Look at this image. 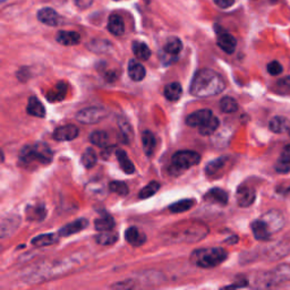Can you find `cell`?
I'll list each match as a JSON object with an SVG mask.
<instances>
[{
  "mask_svg": "<svg viewBox=\"0 0 290 290\" xmlns=\"http://www.w3.org/2000/svg\"><path fill=\"white\" fill-rule=\"evenodd\" d=\"M225 87V81L217 72L209 68H203L198 70L194 75L190 92L192 96L197 97H209L221 93Z\"/></svg>",
  "mask_w": 290,
  "mask_h": 290,
  "instance_id": "obj_1",
  "label": "cell"
},
{
  "mask_svg": "<svg viewBox=\"0 0 290 290\" xmlns=\"http://www.w3.org/2000/svg\"><path fill=\"white\" fill-rule=\"evenodd\" d=\"M53 159V153L48 144L38 142L33 145H25L19 153V161L23 164H31L38 162L41 164H49Z\"/></svg>",
  "mask_w": 290,
  "mask_h": 290,
  "instance_id": "obj_2",
  "label": "cell"
},
{
  "mask_svg": "<svg viewBox=\"0 0 290 290\" xmlns=\"http://www.w3.org/2000/svg\"><path fill=\"white\" fill-rule=\"evenodd\" d=\"M227 256L228 253L221 247L200 248L192 253L191 261L200 268L210 269L221 264Z\"/></svg>",
  "mask_w": 290,
  "mask_h": 290,
  "instance_id": "obj_3",
  "label": "cell"
},
{
  "mask_svg": "<svg viewBox=\"0 0 290 290\" xmlns=\"http://www.w3.org/2000/svg\"><path fill=\"white\" fill-rule=\"evenodd\" d=\"M201 156L195 151L184 150L178 151L171 158V168L175 173H183V171L190 169V168L196 166L200 163Z\"/></svg>",
  "mask_w": 290,
  "mask_h": 290,
  "instance_id": "obj_4",
  "label": "cell"
},
{
  "mask_svg": "<svg viewBox=\"0 0 290 290\" xmlns=\"http://www.w3.org/2000/svg\"><path fill=\"white\" fill-rule=\"evenodd\" d=\"M107 114L108 113L103 108L92 107L79 111V113L76 114V119L83 124H97L102 120Z\"/></svg>",
  "mask_w": 290,
  "mask_h": 290,
  "instance_id": "obj_5",
  "label": "cell"
},
{
  "mask_svg": "<svg viewBox=\"0 0 290 290\" xmlns=\"http://www.w3.org/2000/svg\"><path fill=\"white\" fill-rule=\"evenodd\" d=\"M261 219L265 224L266 227H268L270 234L271 235L281 230L283 226H285V219H283V215L276 210H271L266 212Z\"/></svg>",
  "mask_w": 290,
  "mask_h": 290,
  "instance_id": "obj_6",
  "label": "cell"
},
{
  "mask_svg": "<svg viewBox=\"0 0 290 290\" xmlns=\"http://www.w3.org/2000/svg\"><path fill=\"white\" fill-rule=\"evenodd\" d=\"M290 280V265H280L266 274L265 286H275Z\"/></svg>",
  "mask_w": 290,
  "mask_h": 290,
  "instance_id": "obj_7",
  "label": "cell"
},
{
  "mask_svg": "<svg viewBox=\"0 0 290 290\" xmlns=\"http://www.w3.org/2000/svg\"><path fill=\"white\" fill-rule=\"evenodd\" d=\"M217 43L225 52L229 53V55L234 53L236 50V47H237V41H236V39L230 34V33L226 31L217 32Z\"/></svg>",
  "mask_w": 290,
  "mask_h": 290,
  "instance_id": "obj_8",
  "label": "cell"
},
{
  "mask_svg": "<svg viewBox=\"0 0 290 290\" xmlns=\"http://www.w3.org/2000/svg\"><path fill=\"white\" fill-rule=\"evenodd\" d=\"M79 135V128L74 125H64L53 131V138L59 142L72 141Z\"/></svg>",
  "mask_w": 290,
  "mask_h": 290,
  "instance_id": "obj_9",
  "label": "cell"
},
{
  "mask_svg": "<svg viewBox=\"0 0 290 290\" xmlns=\"http://www.w3.org/2000/svg\"><path fill=\"white\" fill-rule=\"evenodd\" d=\"M236 196H237V202L239 207L247 208L254 203L256 194L253 188L246 186V185H242V186L238 188Z\"/></svg>",
  "mask_w": 290,
  "mask_h": 290,
  "instance_id": "obj_10",
  "label": "cell"
},
{
  "mask_svg": "<svg viewBox=\"0 0 290 290\" xmlns=\"http://www.w3.org/2000/svg\"><path fill=\"white\" fill-rule=\"evenodd\" d=\"M212 116H213V113L209 109L195 111V113H191L190 116L186 118V124L191 127H201L202 125L207 123Z\"/></svg>",
  "mask_w": 290,
  "mask_h": 290,
  "instance_id": "obj_11",
  "label": "cell"
},
{
  "mask_svg": "<svg viewBox=\"0 0 290 290\" xmlns=\"http://www.w3.org/2000/svg\"><path fill=\"white\" fill-rule=\"evenodd\" d=\"M89 226V221L86 219H77V220L70 222V224L64 226V227L59 230V236L62 237H68L70 235L77 234V232L82 231Z\"/></svg>",
  "mask_w": 290,
  "mask_h": 290,
  "instance_id": "obj_12",
  "label": "cell"
},
{
  "mask_svg": "<svg viewBox=\"0 0 290 290\" xmlns=\"http://www.w3.org/2000/svg\"><path fill=\"white\" fill-rule=\"evenodd\" d=\"M38 19L46 25L57 26L60 22V16L55 9L47 7L40 9L38 12Z\"/></svg>",
  "mask_w": 290,
  "mask_h": 290,
  "instance_id": "obj_13",
  "label": "cell"
},
{
  "mask_svg": "<svg viewBox=\"0 0 290 290\" xmlns=\"http://www.w3.org/2000/svg\"><path fill=\"white\" fill-rule=\"evenodd\" d=\"M204 200L210 203L226 205L228 203V193L221 188H212L204 195Z\"/></svg>",
  "mask_w": 290,
  "mask_h": 290,
  "instance_id": "obj_14",
  "label": "cell"
},
{
  "mask_svg": "<svg viewBox=\"0 0 290 290\" xmlns=\"http://www.w3.org/2000/svg\"><path fill=\"white\" fill-rule=\"evenodd\" d=\"M67 90H68L67 84L65 82H59L56 84L53 89L47 92L46 97L49 102H59V101H63L66 97Z\"/></svg>",
  "mask_w": 290,
  "mask_h": 290,
  "instance_id": "obj_15",
  "label": "cell"
},
{
  "mask_svg": "<svg viewBox=\"0 0 290 290\" xmlns=\"http://www.w3.org/2000/svg\"><path fill=\"white\" fill-rule=\"evenodd\" d=\"M25 214L30 221H42L47 215V209L41 203L29 205L25 209Z\"/></svg>",
  "mask_w": 290,
  "mask_h": 290,
  "instance_id": "obj_16",
  "label": "cell"
},
{
  "mask_svg": "<svg viewBox=\"0 0 290 290\" xmlns=\"http://www.w3.org/2000/svg\"><path fill=\"white\" fill-rule=\"evenodd\" d=\"M56 40L63 46H76L81 41V35L74 31H59L56 35Z\"/></svg>",
  "mask_w": 290,
  "mask_h": 290,
  "instance_id": "obj_17",
  "label": "cell"
},
{
  "mask_svg": "<svg viewBox=\"0 0 290 290\" xmlns=\"http://www.w3.org/2000/svg\"><path fill=\"white\" fill-rule=\"evenodd\" d=\"M108 30H109L111 34L116 36L123 35L125 32V24L123 17L118 14L110 15L109 19H108Z\"/></svg>",
  "mask_w": 290,
  "mask_h": 290,
  "instance_id": "obj_18",
  "label": "cell"
},
{
  "mask_svg": "<svg viewBox=\"0 0 290 290\" xmlns=\"http://www.w3.org/2000/svg\"><path fill=\"white\" fill-rule=\"evenodd\" d=\"M128 75L135 82H141L142 80H144L146 72H145L144 66L141 63H138L135 59H130L129 64H128Z\"/></svg>",
  "mask_w": 290,
  "mask_h": 290,
  "instance_id": "obj_19",
  "label": "cell"
},
{
  "mask_svg": "<svg viewBox=\"0 0 290 290\" xmlns=\"http://www.w3.org/2000/svg\"><path fill=\"white\" fill-rule=\"evenodd\" d=\"M125 238H126V241L133 246H141L146 242L145 235L136 227L128 228L126 232H125Z\"/></svg>",
  "mask_w": 290,
  "mask_h": 290,
  "instance_id": "obj_20",
  "label": "cell"
},
{
  "mask_svg": "<svg viewBox=\"0 0 290 290\" xmlns=\"http://www.w3.org/2000/svg\"><path fill=\"white\" fill-rule=\"evenodd\" d=\"M26 111H28V113L31 114V116H34L38 118H43L46 116L45 107H43L41 101H40L36 97H30L28 107H26Z\"/></svg>",
  "mask_w": 290,
  "mask_h": 290,
  "instance_id": "obj_21",
  "label": "cell"
},
{
  "mask_svg": "<svg viewBox=\"0 0 290 290\" xmlns=\"http://www.w3.org/2000/svg\"><path fill=\"white\" fill-rule=\"evenodd\" d=\"M252 230H253V234L255 236V238L258 239V241H265V239H268L270 236H271L268 227H266L262 219L253 222Z\"/></svg>",
  "mask_w": 290,
  "mask_h": 290,
  "instance_id": "obj_22",
  "label": "cell"
},
{
  "mask_svg": "<svg viewBox=\"0 0 290 290\" xmlns=\"http://www.w3.org/2000/svg\"><path fill=\"white\" fill-rule=\"evenodd\" d=\"M142 142H143L144 153L147 157H152L154 150H156V137L153 133H151L150 130H145L142 136Z\"/></svg>",
  "mask_w": 290,
  "mask_h": 290,
  "instance_id": "obj_23",
  "label": "cell"
},
{
  "mask_svg": "<svg viewBox=\"0 0 290 290\" xmlns=\"http://www.w3.org/2000/svg\"><path fill=\"white\" fill-rule=\"evenodd\" d=\"M227 161H228L227 157H222V158H219V159L211 161V162L208 163L207 167H205V173H207L209 177L217 176L218 173H220L222 168L226 166Z\"/></svg>",
  "mask_w": 290,
  "mask_h": 290,
  "instance_id": "obj_24",
  "label": "cell"
},
{
  "mask_svg": "<svg viewBox=\"0 0 290 290\" xmlns=\"http://www.w3.org/2000/svg\"><path fill=\"white\" fill-rule=\"evenodd\" d=\"M181 49H183V43H181L180 40L176 38V36H173V38L168 40L163 48L164 53L170 57H176L179 55Z\"/></svg>",
  "mask_w": 290,
  "mask_h": 290,
  "instance_id": "obj_25",
  "label": "cell"
},
{
  "mask_svg": "<svg viewBox=\"0 0 290 290\" xmlns=\"http://www.w3.org/2000/svg\"><path fill=\"white\" fill-rule=\"evenodd\" d=\"M116 157L118 159V162L120 164V168L124 170V173L126 174H133L135 171V167L133 162H131L129 158L127 157V153L124 150L118 149L116 151Z\"/></svg>",
  "mask_w": 290,
  "mask_h": 290,
  "instance_id": "obj_26",
  "label": "cell"
},
{
  "mask_svg": "<svg viewBox=\"0 0 290 290\" xmlns=\"http://www.w3.org/2000/svg\"><path fill=\"white\" fill-rule=\"evenodd\" d=\"M183 94V87L178 82L170 83L164 87V97L169 101H177Z\"/></svg>",
  "mask_w": 290,
  "mask_h": 290,
  "instance_id": "obj_27",
  "label": "cell"
},
{
  "mask_svg": "<svg viewBox=\"0 0 290 290\" xmlns=\"http://www.w3.org/2000/svg\"><path fill=\"white\" fill-rule=\"evenodd\" d=\"M94 227H96L97 230L100 232L113 230L114 227L113 218L109 214L103 215V217H100V218H97L96 220H94Z\"/></svg>",
  "mask_w": 290,
  "mask_h": 290,
  "instance_id": "obj_28",
  "label": "cell"
},
{
  "mask_svg": "<svg viewBox=\"0 0 290 290\" xmlns=\"http://www.w3.org/2000/svg\"><path fill=\"white\" fill-rule=\"evenodd\" d=\"M135 57L140 60H147L151 57V50L144 42L135 41L131 46Z\"/></svg>",
  "mask_w": 290,
  "mask_h": 290,
  "instance_id": "obj_29",
  "label": "cell"
},
{
  "mask_svg": "<svg viewBox=\"0 0 290 290\" xmlns=\"http://www.w3.org/2000/svg\"><path fill=\"white\" fill-rule=\"evenodd\" d=\"M270 129H271L273 133H285L286 130H288L289 128V121L286 119V118L276 116L273 117L271 120H270Z\"/></svg>",
  "mask_w": 290,
  "mask_h": 290,
  "instance_id": "obj_30",
  "label": "cell"
},
{
  "mask_svg": "<svg viewBox=\"0 0 290 290\" xmlns=\"http://www.w3.org/2000/svg\"><path fill=\"white\" fill-rule=\"evenodd\" d=\"M58 242V236L55 234H46L36 236L35 238H33L31 242L33 246L36 247H43V246H50L55 242Z\"/></svg>",
  "mask_w": 290,
  "mask_h": 290,
  "instance_id": "obj_31",
  "label": "cell"
},
{
  "mask_svg": "<svg viewBox=\"0 0 290 290\" xmlns=\"http://www.w3.org/2000/svg\"><path fill=\"white\" fill-rule=\"evenodd\" d=\"M90 142L99 147H107L109 143V135L103 130H96L90 135Z\"/></svg>",
  "mask_w": 290,
  "mask_h": 290,
  "instance_id": "obj_32",
  "label": "cell"
},
{
  "mask_svg": "<svg viewBox=\"0 0 290 290\" xmlns=\"http://www.w3.org/2000/svg\"><path fill=\"white\" fill-rule=\"evenodd\" d=\"M96 241L97 244L100 245H113L114 242L118 241V235L116 232H113L111 230L109 231H101L100 235H97L96 237Z\"/></svg>",
  "mask_w": 290,
  "mask_h": 290,
  "instance_id": "obj_33",
  "label": "cell"
},
{
  "mask_svg": "<svg viewBox=\"0 0 290 290\" xmlns=\"http://www.w3.org/2000/svg\"><path fill=\"white\" fill-rule=\"evenodd\" d=\"M219 119L215 116H212L204 125L200 127V134L203 136H209V135L213 134L219 127Z\"/></svg>",
  "mask_w": 290,
  "mask_h": 290,
  "instance_id": "obj_34",
  "label": "cell"
},
{
  "mask_svg": "<svg viewBox=\"0 0 290 290\" xmlns=\"http://www.w3.org/2000/svg\"><path fill=\"white\" fill-rule=\"evenodd\" d=\"M195 205L194 200H190V198H186V200L178 201L173 205H170V211L174 212V213H181V212H186L191 210Z\"/></svg>",
  "mask_w": 290,
  "mask_h": 290,
  "instance_id": "obj_35",
  "label": "cell"
},
{
  "mask_svg": "<svg viewBox=\"0 0 290 290\" xmlns=\"http://www.w3.org/2000/svg\"><path fill=\"white\" fill-rule=\"evenodd\" d=\"M220 108L226 113H232L238 110V103L234 97H225L220 101Z\"/></svg>",
  "mask_w": 290,
  "mask_h": 290,
  "instance_id": "obj_36",
  "label": "cell"
},
{
  "mask_svg": "<svg viewBox=\"0 0 290 290\" xmlns=\"http://www.w3.org/2000/svg\"><path fill=\"white\" fill-rule=\"evenodd\" d=\"M82 163L83 166L87 168V169H91V168H93L96 166L97 163V154L94 151L89 147V149H86L84 151V153L82 154Z\"/></svg>",
  "mask_w": 290,
  "mask_h": 290,
  "instance_id": "obj_37",
  "label": "cell"
},
{
  "mask_svg": "<svg viewBox=\"0 0 290 290\" xmlns=\"http://www.w3.org/2000/svg\"><path fill=\"white\" fill-rule=\"evenodd\" d=\"M160 188V184L158 181H151V183L145 186L144 188H142V191L138 194V197L142 198V200H145V198H149L157 193Z\"/></svg>",
  "mask_w": 290,
  "mask_h": 290,
  "instance_id": "obj_38",
  "label": "cell"
},
{
  "mask_svg": "<svg viewBox=\"0 0 290 290\" xmlns=\"http://www.w3.org/2000/svg\"><path fill=\"white\" fill-rule=\"evenodd\" d=\"M118 125H119L121 133H123L125 142L129 143L131 138H133V129H131L130 124L128 123L127 120H125L124 118H119V119H118Z\"/></svg>",
  "mask_w": 290,
  "mask_h": 290,
  "instance_id": "obj_39",
  "label": "cell"
},
{
  "mask_svg": "<svg viewBox=\"0 0 290 290\" xmlns=\"http://www.w3.org/2000/svg\"><path fill=\"white\" fill-rule=\"evenodd\" d=\"M109 190L113 192V193L120 195V196H125V195L128 194V186L124 181H111L109 184Z\"/></svg>",
  "mask_w": 290,
  "mask_h": 290,
  "instance_id": "obj_40",
  "label": "cell"
},
{
  "mask_svg": "<svg viewBox=\"0 0 290 290\" xmlns=\"http://www.w3.org/2000/svg\"><path fill=\"white\" fill-rule=\"evenodd\" d=\"M268 72L270 73V75L272 76H276L279 74L282 73V66L279 62H271L268 65Z\"/></svg>",
  "mask_w": 290,
  "mask_h": 290,
  "instance_id": "obj_41",
  "label": "cell"
},
{
  "mask_svg": "<svg viewBox=\"0 0 290 290\" xmlns=\"http://www.w3.org/2000/svg\"><path fill=\"white\" fill-rule=\"evenodd\" d=\"M275 170L279 174H287L290 171V163L282 162V161H278L275 164Z\"/></svg>",
  "mask_w": 290,
  "mask_h": 290,
  "instance_id": "obj_42",
  "label": "cell"
},
{
  "mask_svg": "<svg viewBox=\"0 0 290 290\" xmlns=\"http://www.w3.org/2000/svg\"><path fill=\"white\" fill-rule=\"evenodd\" d=\"M279 161H282V162H286V163H290V145H287L285 149L282 150Z\"/></svg>",
  "mask_w": 290,
  "mask_h": 290,
  "instance_id": "obj_43",
  "label": "cell"
},
{
  "mask_svg": "<svg viewBox=\"0 0 290 290\" xmlns=\"http://www.w3.org/2000/svg\"><path fill=\"white\" fill-rule=\"evenodd\" d=\"M214 4L220 8H229L235 4V0H213Z\"/></svg>",
  "mask_w": 290,
  "mask_h": 290,
  "instance_id": "obj_44",
  "label": "cell"
},
{
  "mask_svg": "<svg viewBox=\"0 0 290 290\" xmlns=\"http://www.w3.org/2000/svg\"><path fill=\"white\" fill-rule=\"evenodd\" d=\"M92 1H93V0H75L77 7H80L82 9H85L87 7H90V6L92 5Z\"/></svg>",
  "mask_w": 290,
  "mask_h": 290,
  "instance_id": "obj_45",
  "label": "cell"
},
{
  "mask_svg": "<svg viewBox=\"0 0 290 290\" xmlns=\"http://www.w3.org/2000/svg\"><path fill=\"white\" fill-rule=\"evenodd\" d=\"M271 1H275V0H271Z\"/></svg>",
  "mask_w": 290,
  "mask_h": 290,
  "instance_id": "obj_46",
  "label": "cell"
},
{
  "mask_svg": "<svg viewBox=\"0 0 290 290\" xmlns=\"http://www.w3.org/2000/svg\"><path fill=\"white\" fill-rule=\"evenodd\" d=\"M116 1H117V0H116Z\"/></svg>",
  "mask_w": 290,
  "mask_h": 290,
  "instance_id": "obj_47",
  "label": "cell"
}]
</instances>
